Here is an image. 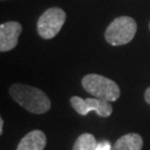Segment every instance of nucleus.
<instances>
[{
	"label": "nucleus",
	"mask_w": 150,
	"mask_h": 150,
	"mask_svg": "<svg viewBox=\"0 0 150 150\" xmlns=\"http://www.w3.org/2000/svg\"><path fill=\"white\" fill-rule=\"evenodd\" d=\"M9 93L11 98L22 108L35 115L47 112L51 108L49 97L36 87L23 83H13L9 88Z\"/></svg>",
	"instance_id": "nucleus-1"
},
{
	"label": "nucleus",
	"mask_w": 150,
	"mask_h": 150,
	"mask_svg": "<svg viewBox=\"0 0 150 150\" xmlns=\"http://www.w3.org/2000/svg\"><path fill=\"white\" fill-rule=\"evenodd\" d=\"M82 88L98 99L112 102L120 97V88L116 81L97 74H88L81 80Z\"/></svg>",
	"instance_id": "nucleus-2"
},
{
	"label": "nucleus",
	"mask_w": 150,
	"mask_h": 150,
	"mask_svg": "<svg viewBox=\"0 0 150 150\" xmlns=\"http://www.w3.org/2000/svg\"><path fill=\"white\" fill-rule=\"evenodd\" d=\"M137 22L134 18L121 16L113 19L105 31V39L111 46H123L136 36Z\"/></svg>",
	"instance_id": "nucleus-3"
},
{
	"label": "nucleus",
	"mask_w": 150,
	"mask_h": 150,
	"mask_svg": "<svg viewBox=\"0 0 150 150\" xmlns=\"http://www.w3.org/2000/svg\"><path fill=\"white\" fill-rule=\"evenodd\" d=\"M66 18V12L59 7H51L47 9L38 19V35L46 40L54 38L64 25Z\"/></svg>",
	"instance_id": "nucleus-4"
},
{
	"label": "nucleus",
	"mask_w": 150,
	"mask_h": 150,
	"mask_svg": "<svg viewBox=\"0 0 150 150\" xmlns=\"http://www.w3.org/2000/svg\"><path fill=\"white\" fill-rule=\"evenodd\" d=\"M70 103L75 109L77 113L81 116H87L90 111L95 112L102 118H107L112 113V106L109 101L98 99V98H81L78 96H74L70 98Z\"/></svg>",
	"instance_id": "nucleus-5"
},
{
	"label": "nucleus",
	"mask_w": 150,
	"mask_h": 150,
	"mask_svg": "<svg viewBox=\"0 0 150 150\" xmlns=\"http://www.w3.org/2000/svg\"><path fill=\"white\" fill-rule=\"evenodd\" d=\"M22 32V26L18 21H8L0 25V51L6 52L16 47L19 36Z\"/></svg>",
	"instance_id": "nucleus-6"
},
{
	"label": "nucleus",
	"mask_w": 150,
	"mask_h": 150,
	"mask_svg": "<svg viewBox=\"0 0 150 150\" xmlns=\"http://www.w3.org/2000/svg\"><path fill=\"white\" fill-rule=\"evenodd\" d=\"M47 145V137L41 130L28 132L18 144L16 150H43Z\"/></svg>",
	"instance_id": "nucleus-7"
},
{
	"label": "nucleus",
	"mask_w": 150,
	"mask_h": 150,
	"mask_svg": "<svg viewBox=\"0 0 150 150\" xmlns=\"http://www.w3.org/2000/svg\"><path fill=\"white\" fill-rule=\"evenodd\" d=\"M144 147V139L138 134H127L119 138L112 146L111 150H141Z\"/></svg>",
	"instance_id": "nucleus-8"
},
{
	"label": "nucleus",
	"mask_w": 150,
	"mask_h": 150,
	"mask_svg": "<svg viewBox=\"0 0 150 150\" xmlns=\"http://www.w3.org/2000/svg\"><path fill=\"white\" fill-rule=\"evenodd\" d=\"M97 144L98 142L96 141L93 134L85 132L77 138L72 150H95Z\"/></svg>",
	"instance_id": "nucleus-9"
},
{
	"label": "nucleus",
	"mask_w": 150,
	"mask_h": 150,
	"mask_svg": "<svg viewBox=\"0 0 150 150\" xmlns=\"http://www.w3.org/2000/svg\"><path fill=\"white\" fill-rule=\"evenodd\" d=\"M112 147L110 145V142L107 141V140H103V141H100L97 144V147L95 150H111Z\"/></svg>",
	"instance_id": "nucleus-10"
},
{
	"label": "nucleus",
	"mask_w": 150,
	"mask_h": 150,
	"mask_svg": "<svg viewBox=\"0 0 150 150\" xmlns=\"http://www.w3.org/2000/svg\"><path fill=\"white\" fill-rule=\"evenodd\" d=\"M145 101L150 106V87H148L145 91Z\"/></svg>",
	"instance_id": "nucleus-11"
},
{
	"label": "nucleus",
	"mask_w": 150,
	"mask_h": 150,
	"mask_svg": "<svg viewBox=\"0 0 150 150\" xmlns=\"http://www.w3.org/2000/svg\"><path fill=\"white\" fill-rule=\"evenodd\" d=\"M4 131V119L0 118V134H2Z\"/></svg>",
	"instance_id": "nucleus-12"
},
{
	"label": "nucleus",
	"mask_w": 150,
	"mask_h": 150,
	"mask_svg": "<svg viewBox=\"0 0 150 150\" xmlns=\"http://www.w3.org/2000/svg\"><path fill=\"white\" fill-rule=\"evenodd\" d=\"M149 29H150V22H149Z\"/></svg>",
	"instance_id": "nucleus-13"
},
{
	"label": "nucleus",
	"mask_w": 150,
	"mask_h": 150,
	"mask_svg": "<svg viewBox=\"0 0 150 150\" xmlns=\"http://www.w3.org/2000/svg\"><path fill=\"white\" fill-rule=\"evenodd\" d=\"M2 1H4V0H2Z\"/></svg>",
	"instance_id": "nucleus-14"
}]
</instances>
